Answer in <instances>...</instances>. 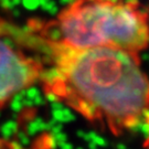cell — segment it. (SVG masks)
<instances>
[{
	"mask_svg": "<svg viewBox=\"0 0 149 149\" xmlns=\"http://www.w3.org/2000/svg\"><path fill=\"white\" fill-rule=\"evenodd\" d=\"M23 2L29 8H34L38 3V0H23Z\"/></svg>",
	"mask_w": 149,
	"mask_h": 149,
	"instance_id": "4",
	"label": "cell"
},
{
	"mask_svg": "<svg viewBox=\"0 0 149 149\" xmlns=\"http://www.w3.org/2000/svg\"><path fill=\"white\" fill-rule=\"evenodd\" d=\"M43 71L39 60L0 39V109L17 93L41 80Z\"/></svg>",
	"mask_w": 149,
	"mask_h": 149,
	"instance_id": "3",
	"label": "cell"
},
{
	"mask_svg": "<svg viewBox=\"0 0 149 149\" xmlns=\"http://www.w3.org/2000/svg\"><path fill=\"white\" fill-rule=\"evenodd\" d=\"M51 68L43 71L45 94L115 135L149 116V77L139 55L109 47L74 48L44 39Z\"/></svg>",
	"mask_w": 149,
	"mask_h": 149,
	"instance_id": "1",
	"label": "cell"
},
{
	"mask_svg": "<svg viewBox=\"0 0 149 149\" xmlns=\"http://www.w3.org/2000/svg\"><path fill=\"white\" fill-rule=\"evenodd\" d=\"M41 34L74 48L109 47L139 55L149 45V13L137 0H74Z\"/></svg>",
	"mask_w": 149,
	"mask_h": 149,
	"instance_id": "2",
	"label": "cell"
},
{
	"mask_svg": "<svg viewBox=\"0 0 149 149\" xmlns=\"http://www.w3.org/2000/svg\"><path fill=\"white\" fill-rule=\"evenodd\" d=\"M146 146H147V147H148V148H149V139H148V140H147V143H146Z\"/></svg>",
	"mask_w": 149,
	"mask_h": 149,
	"instance_id": "5",
	"label": "cell"
}]
</instances>
